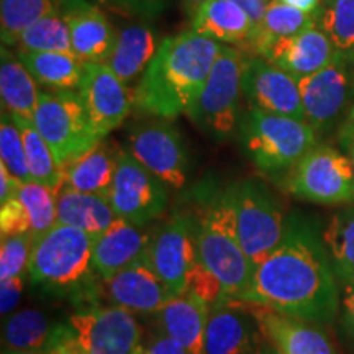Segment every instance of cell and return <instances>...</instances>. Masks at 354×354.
Wrapping results in <instances>:
<instances>
[{
  "label": "cell",
  "mask_w": 354,
  "mask_h": 354,
  "mask_svg": "<svg viewBox=\"0 0 354 354\" xmlns=\"http://www.w3.org/2000/svg\"><path fill=\"white\" fill-rule=\"evenodd\" d=\"M234 302L263 305L310 323H326L338 312L333 266L304 225L289 221L284 241L259 266Z\"/></svg>",
  "instance_id": "cell-1"
},
{
  "label": "cell",
  "mask_w": 354,
  "mask_h": 354,
  "mask_svg": "<svg viewBox=\"0 0 354 354\" xmlns=\"http://www.w3.org/2000/svg\"><path fill=\"white\" fill-rule=\"evenodd\" d=\"M223 44L187 30L159 43L151 64L135 88V105L172 120L196 104Z\"/></svg>",
  "instance_id": "cell-2"
},
{
  "label": "cell",
  "mask_w": 354,
  "mask_h": 354,
  "mask_svg": "<svg viewBox=\"0 0 354 354\" xmlns=\"http://www.w3.org/2000/svg\"><path fill=\"white\" fill-rule=\"evenodd\" d=\"M243 153L264 174H287L317 146L315 128L305 120L251 107L238 122Z\"/></svg>",
  "instance_id": "cell-3"
},
{
  "label": "cell",
  "mask_w": 354,
  "mask_h": 354,
  "mask_svg": "<svg viewBox=\"0 0 354 354\" xmlns=\"http://www.w3.org/2000/svg\"><path fill=\"white\" fill-rule=\"evenodd\" d=\"M197 253L225 286L230 300L240 299L248 290L254 266L238 238L232 185L220 192L197 220Z\"/></svg>",
  "instance_id": "cell-4"
},
{
  "label": "cell",
  "mask_w": 354,
  "mask_h": 354,
  "mask_svg": "<svg viewBox=\"0 0 354 354\" xmlns=\"http://www.w3.org/2000/svg\"><path fill=\"white\" fill-rule=\"evenodd\" d=\"M94 241L82 230L56 223L35 238L28 263L32 282L51 289H73L84 284L94 271Z\"/></svg>",
  "instance_id": "cell-5"
},
{
  "label": "cell",
  "mask_w": 354,
  "mask_h": 354,
  "mask_svg": "<svg viewBox=\"0 0 354 354\" xmlns=\"http://www.w3.org/2000/svg\"><path fill=\"white\" fill-rule=\"evenodd\" d=\"M245 63L240 48L223 44L201 95L189 109L187 117L214 140H227L236 131Z\"/></svg>",
  "instance_id": "cell-6"
},
{
  "label": "cell",
  "mask_w": 354,
  "mask_h": 354,
  "mask_svg": "<svg viewBox=\"0 0 354 354\" xmlns=\"http://www.w3.org/2000/svg\"><path fill=\"white\" fill-rule=\"evenodd\" d=\"M232 192L238 238L256 268L284 241L289 223L263 180L250 177L232 185Z\"/></svg>",
  "instance_id": "cell-7"
},
{
  "label": "cell",
  "mask_w": 354,
  "mask_h": 354,
  "mask_svg": "<svg viewBox=\"0 0 354 354\" xmlns=\"http://www.w3.org/2000/svg\"><path fill=\"white\" fill-rule=\"evenodd\" d=\"M33 123L63 169L102 141L92 128L77 91L39 92Z\"/></svg>",
  "instance_id": "cell-8"
},
{
  "label": "cell",
  "mask_w": 354,
  "mask_h": 354,
  "mask_svg": "<svg viewBox=\"0 0 354 354\" xmlns=\"http://www.w3.org/2000/svg\"><path fill=\"white\" fill-rule=\"evenodd\" d=\"M284 187L300 201L346 205L354 202V166L338 149L317 145L284 176Z\"/></svg>",
  "instance_id": "cell-9"
},
{
  "label": "cell",
  "mask_w": 354,
  "mask_h": 354,
  "mask_svg": "<svg viewBox=\"0 0 354 354\" xmlns=\"http://www.w3.org/2000/svg\"><path fill=\"white\" fill-rule=\"evenodd\" d=\"M305 120L315 131H326L354 105V55L338 51L328 66L299 79Z\"/></svg>",
  "instance_id": "cell-10"
},
{
  "label": "cell",
  "mask_w": 354,
  "mask_h": 354,
  "mask_svg": "<svg viewBox=\"0 0 354 354\" xmlns=\"http://www.w3.org/2000/svg\"><path fill=\"white\" fill-rule=\"evenodd\" d=\"M86 354H143V333L135 313L117 305H91L68 318Z\"/></svg>",
  "instance_id": "cell-11"
},
{
  "label": "cell",
  "mask_w": 354,
  "mask_h": 354,
  "mask_svg": "<svg viewBox=\"0 0 354 354\" xmlns=\"http://www.w3.org/2000/svg\"><path fill=\"white\" fill-rule=\"evenodd\" d=\"M109 202L117 218L148 227L167 209V185L128 151H120Z\"/></svg>",
  "instance_id": "cell-12"
},
{
  "label": "cell",
  "mask_w": 354,
  "mask_h": 354,
  "mask_svg": "<svg viewBox=\"0 0 354 354\" xmlns=\"http://www.w3.org/2000/svg\"><path fill=\"white\" fill-rule=\"evenodd\" d=\"M128 153L171 189H183L189 176V158L183 136L165 122L135 127Z\"/></svg>",
  "instance_id": "cell-13"
},
{
  "label": "cell",
  "mask_w": 354,
  "mask_h": 354,
  "mask_svg": "<svg viewBox=\"0 0 354 354\" xmlns=\"http://www.w3.org/2000/svg\"><path fill=\"white\" fill-rule=\"evenodd\" d=\"M77 94L100 140L120 127L135 105V92L107 64H84Z\"/></svg>",
  "instance_id": "cell-14"
},
{
  "label": "cell",
  "mask_w": 354,
  "mask_h": 354,
  "mask_svg": "<svg viewBox=\"0 0 354 354\" xmlns=\"http://www.w3.org/2000/svg\"><path fill=\"white\" fill-rule=\"evenodd\" d=\"M154 271L174 295L184 294L187 276L197 259V221L189 215H174L156 230L148 250Z\"/></svg>",
  "instance_id": "cell-15"
},
{
  "label": "cell",
  "mask_w": 354,
  "mask_h": 354,
  "mask_svg": "<svg viewBox=\"0 0 354 354\" xmlns=\"http://www.w3.org/2000/svg\"><path fill=\"white\" fill-rule=\"evenodd\" d=\"M243 95L251 107L305 120L299 79L264 57L256 56L246 59L243 69Z\"/></svg>",
  "instance_id": "cell-16"
},
{
  "label": "cell",
  "mask_w": 354,
  "mask_h": 354,
  "mask_svg": "<svg viewBox=\"0 0 354 354\" xmlns=\"http://www.w3.org/2000/svg\"><path fill=\"white\" fill-rule=\"evenodd\" d=\"M227 305H234L250 313L264 342L281 354H336L328 336L315 326V323L300 320L263 305L234 300H230Z\"/></svg>",
  "instance_id": "cell-17"
},
{
  "label": "cell",
  "mask_w": 354,
  "mask_h": 354,
  "mask_svg": "<svg viewBox=\"0 0 354 354\" xmlns=\"http://www.w3.org/2000/svg\"><path fill=\"white\" fill-rule=\"evenodd\" d=\"M104 282L105 297L135 315H156L174 294L154 271L149 254L145 253L135 263Z\"/></svg>",
  "instance_id": "cell-18"
},
{
  "label": "cell",
  "mask_w": 354,
  "mask_h": 354,
  "mask_svg": "<svg viewBox=\"0 0 354 354\" xmlns=\"http://www.w3.org/2000/svg\"><path fill=\"white\" fill-rule=\"evenodd\" d=\"M59 10L68 20L73 55L82 64L107 63L118 33L105 13L88 0L61 2Z\"/></svg>",
  "instance_id": "cell-19"
},
{
  "label": "cell",
  "mask_w": 354,
  "mask_h": 354,
  "mask_svg": "<svg viewBox=\"0 0 354 354\" xmlns=\"http://www.w3.org/2000/svg\"><path fill=\"white\" fill-rule=\"evenodd\" d=\"M154 232L148 227L117 218L110 227L95 238L92 251L94 272L102 281H109L131 263L148 253Z\"/></svg>",
  "instance_id": "cell-20"
},
{
  "label": "cell",
  "mask_w": 354,
  "mask_h": 354,
  "mask_svg": "<svg viewBox=\"0 0 354 354\" xmlns=\"http://www.w3.org/2000/svg\"><path fill=\"white\" fill-rule=\"evenodd\" d=\"M338 50L328 35L318 26L305 30L295 37L282 38L269 44L261 57L287 71L295 79H302L328 66Z\"/></svg>",
  "instance_id": "cell-21"
},
{
  "label": "cell",
  "mask_w": 354,
  "mask_h": 354,
  "mask_svg": "<svg viewBox=\"0 0 354 354\" xmlns=\"http://www.w3.org/2000/svg\"><path fill=\"white\" fill-rule=\"evenodd\" d=\"M212 310L189 292L174 295L156 313L161 333L184 346L190 354H205V333Z\"/></svg>",
  "instance_id": "cell-22"
},
{
  "label": "cell",
  "mask_w": 354,
  "mask_h": 354,
  "mask_svg": "<svg viewBox=\"0 0 354 354\" xmlns=\"http://www.w3.org/2000/svg\"><path fill=\"white\" fill-rule=\"evenodd\" d=\"M190 30L221 44L241 48L253 33L254 24L234 0H210L190 17Z\"/></svg>",
  "instance_id": "cell-23"
},
{
  "label": "cell",
  "mask_w": 354,
  "mask_h": 354,
  "mask_svg": "<svg viewBox=\"0 0 354 354\" xmlns=\"http://www.w3.org/2000/svg\"><path fill=\"white\" fill-rule=\"evenodd\" d=\"M122 149L102 140L64 166V187L109 197Z\"/></svg>",
  "instance_id": "cell-24"
},
{
  "label": "cell",
  "mask_w": 354,
  "mask_h": 354,
  "mask_svg": "<svg viewBox=\"0 0 354 354\" xmlns=\"http://www.w3.org/2000/svg\"><path fill=\"white\" fill-rule=\"evenodd\" d=\"M56 218L57 223L99 238L117 220V215L107 197L63 187L56 197Z\"/></svg>",
  "instance_id": "cell-25"
},
{
  "label": "cell",
  "mask_w": 354,
  "mask_h": 354,
  "mask_svg": "<svg viewBox=\"0 0 354 354\" xmlns=\"http://www.w3.org/2000/svg\"><path fill=\"white\" fill-rule=\"evenodd\" d=\"M159 50L156 33L146 25H128L117 35L113 51L105 64L125 84L143 76Z\"/></svg>",
  "instance_id": "cell-26"
},
{
  "label": "cell",
  "mask_w": 354,
  "mask_h": 354,
  "mask_svg": "<svg viewBox=\"0 0 354 354\" xmlns=\"http://www.w3.org/2000/svg\"><path fill=\"white\" fill-rule=\"evenodd\" d=\"M232 307L225 305L210 312L205 354H256L250 313L240 307Z\"/></svg>",
  "instance_id": "cell-27"
},
{
  "label": "cell",
  "mask_w": 354,
  "mask_h": 354,
  "mask_svg": "<svg viewBox=\"0 0 354 354\" xmlns=\"http://www.w3.org/2000/svg\"><path fill=\"white\" fill-rule=\"evenodd\" d=\"M318 12L320 10L315 13H305L295 7L287 6L281 0H271L266 7L263 19L254 26L250 39L241 48L261 56V53L277 39L295 37L305 30L313 28L317 25Z\"/></svg>",
  "instance_id": "cell-28"
},
{
  "label": "cell",
  "mask_w": 354,
  "mask_h": 354,
  "mask_svg": "<svg viewBox=\"0 0 354 354\" xmlns=\"http://www.w3.org/2000/svg\"><path fill=\"white\" fill-rule=\"evenodd\" d=\"M30 71L21 63L19 55L2 46L0 59V97L3 110L13 117L33 120L37 110L39 91Z\"/></svg>",
  "instance_id": "cell-29"
},
{
  "label": "cell",
  "mask_w": 354,
  "mask_h": 354,
  "mask_svg": "<svg viewBox=\"0 0 354 354\" xmlns=\"http://www.w3.org/2000/svg\"><path fill=\"white\" fill-rule=\"evenodd\" d=\"M57 323L38 308H21L3 322V353L44 351Z\"/></svg>",
  "instance_id": "cell-30"
},
{
  "label": "cell",
  "mask_w": 354,
  "mask_h": 354,
  "mask_svg": "<svg viewBox=\"0 0 354 354\" xmlns=\"http://www.w3.org/2000/svg\"><path fill=\"white\" fill-rule=\"evenodd\" d=\"M35 81L51 91H74L81 86L84 64L73 53H19Z\"/></svg>",
  "instance_id": "cell-31"
},
{
  "label": "cell",
  "mask_w": 354,
  "mask_h": 354,
  "mask_svg": "<svg viewBox=\"0 0 354 354\" xmlns=\"http://www.w3.org/2000/svg\"><path fill=\"white\" fill-rule=\"evenodd\" d=\"M13 120H15L21 133V138H24L26 161H28L32 180L46 185L48 189L59 194L61 189L64 187V169L57 165L51 148L44 141L41 133L37 130L33 120L21 117H13Z\"/></svg>",
  "instance_id": "cell-32"
},
{
  "label": "cell",
  "mask_w": 354,
  "mask_h": 354,
  "mask_svg": "<svg viewBox=\"0 0 354 354\" xmlns=\"http://www.w3.org/2000/svg\"><path fill=\"white\" fill-rule=\"evenodd\" d=\"M323 241L328 248L335 276L343 286L349 284L354 281V202L331 216Z\"/></svg>",
  "instance_id": "cell-33"
},
{
  "label": "cell",
  "mask_w": 354,
  "mask_h": 354,
  "mask_svg": "<svg viewBox=\"0 0 354 354\" xmlns=\"http://www.w3.org/2000/svg\"><path fill=\"white\" fill-rule=\"evenodd\" d=\"M19 53H73L69 25L63 12L56 10L35 21L20 35Z\"/></svg>",
  "instance_id": "cell-34"
},
{
  "label": "cell",
  "mask_w": 354,
  "mask_h": 354,
  "mask_svg": "<svg viewBox=\"0 0 354 354\" xmlns=\"http://www.w3.org/2000/svg\"><path fill=\"white\" fill-rule=\"evenodd\" d=\"M59 10L56 0H0L3 46H17L20 35L43 17Z\"/></svg>",
  "instance_id": "cell-35"
},
{
  "label": "cell",
  "mask_w": 354,
  "mask_h": 354,
  "mask_svg": "<svg viewBox=\"0 0 354 354\" xmlns=\"http://www.w3.org/2000/svg\"><path fill=\"white\" fill-rule=\"evenodd\" d=\"M15 197L19 198L20 205L24 207L28 216L30 233L35 238L46 233L57 223L56 218V197L55 190L48 189L46 185L38 183L21 184L17 190Z\"/></svg>",
  "instance_id": "cell-36"
},
{
  "label": "cell",
  "mask_w": 354,
  "mask_h": 354,
  "mask_svg": "<svg viewBox=\"0 0 354 354\" xmlns=\"http://www.w3.org/2000/svg\"><path fill=\"white\" fill-rule=\"evenodd\" d=\"M318 20L336 50L354 55V0L326 3L318 12Z\"/></svg>",
  "instance_id": "cell-37"
},
{
  "label": "cell",
  "mask_w": 354,
  "mask_h": 354,
  "mask_svg": "<svg viewBox=\"0 0 354 354\" xmlns=\"http://www.w3.org/2000/svg\"><path fill=\"white\" fill-rule=\"evenodd\" d=\"M0 165L6 166L19 183H32L21 133L12 113L3 109L2 118H0Z\"/></svg>",
  "instance_id": "cell-38"
},
{
  "label": "cell",
  "mask_w": 354,
  "mask_h": 354,
  "mask_svg": "<svg viewBox=\"0 0 354 354\" xmlns=\"http://www.w3.org/2000/svg\"><path fill=\"white\" fill-rule=\"evenodd\" d=\"M185 292H189L194 297L202 300L210 310L225 307V305L230 302V295L227 294V290H225V286L221 284L220 279L203 264V261L198 258V256L189 271Z\"/></svg>",
  "instance_id": "cell-39"
},
{
  "label": "cell",
  "mask_w": 354,
  "mask_h": 354,
  "mask_svg": "<svg viewBox=\"0 0 354 354\" xmlns=\"http://www.w3.org/2000/svg\"><path fill=\"white\" fill-rule=\"evenodd\" d=\"M33 234H13L0 238V281L28 276Z\"/></svg>",
  "instance_id": "cell-40"
},
{
  "label": "cell",
  "mask_w": 354,
  "mask_h": 354,
  "mask_svg": "<svg viewBox=\"0 0 354 354\" xmlns=\"http://www.w3.org/2000/svg\"><path fill=\"white\" fill-rule=\"evenodd\" d=\"M109 2L128 15L151 20L166 10L169 0H109Z\"/></svg>",
  "instance_id": "cell-41"
},
{
  "label": "cell",
  "mask_w": 354,
  "mask_h": 354,
  "mask_svg": "<svg viewBox=\"0 0 354 354\" xmlns=\"http://www.w3.org/2000/svg\"><path fill=\"white\" fill-rule=\"evenodd\" d=\"M46 354H86L82 348L79 346L76 336H74L73 328L69 323L66 325H56L55 333L48 348L44 349Z\"/></svg>",
  "instance_id": "cell-42"
},
{
  "label": "cell",
  "mask_w": 354,
  "mask_h": 354,
  "mask_svg": "<svg viewBox=\"0 0 354 354\" xmlns=\"http://www.w3.org/2000/svg\"><path fill=\"white\" fill-rule=\"evenodd\" d=\"M25 289V277L3 279L0 282V312L2 315H12L20 304Z\"/></svg>",
  "instance_id": "cell-43"
},
{
  "label": "cell",
  "mask_w": 354,
  "mask_h": 354,
  "mask_svg": "<svg viewBox=\"0 0 354 354\" xmlns=\"http://www.w3.org/2000/svg\"><path fill=\"white\" fill-rule=\"evenodd\" d=\"M143 354H190L184 346H180L179 343L169 338L165 333H159L156 338H153V342L145 346Z\"/></svg>",
  "instance_id": "cell-44"
},
{
  "label": "cell",
  "mask_w": 354,
  "mask_h": 354,
  "mask_svg": "<svg viewBox=\"0 0 354 354\" xmlns=\"http://www.w3.org/2000/svg\"><path fill=\"white\" fill-rule=\"evenodd\" d=\"M342 325L343 330L354 338V281L344 286L343 300H342Z\"/></svg>",
  "instance_id": "cell-45"
},
{
  "label": "cell",
  "mask_w": 354,
  "mask_h": 354,
  "mask_svg": "<svg viewBox=\"0 0 354 354\" xmlns=\"http://www.w3.org/2000/svg\"><path fill=\"white\" fill-rule=\"evenodd\" d=\"M21 183L13 177L8 169L3 165H0V203L7 202L8 198H12L17 194V190L20 189Z\"/></svg>",
  "instance_id": "cell-46"
},
{
  "label": "cell",
  "mask_w": 354,
  "mask_h": 354,
  "mask_svg": "<svg viewBox=\"0 0 354 354\" xmlns=\"http://www.w3.org/2000/svg\"><path fill=\"white\" fill-rule=\"evenodd\" d=\"M234 2L245 8L246 13L250 15V19L253 20V24L256 26L261 21V19H263L266 7H268V3L271 2V0H234Z\"/></svg>",
  "instance_id": "cell-47"
},
{
  "label": "cell",
  "mask_w": 354,
  "mask_h": 354,
  "mask_svg": "<svg viewBox=\"0 0 354 354\" xmlns=\"http://www.w3.org/2000/svg\"><path fill=\"white\" fill-rule=\"evenodd\" d=\"M338 140L344 149H346L349 145L354 143V105L348 112L346 118H344L342 128H339Z\"/></svg>",
  "instance_id": "cell-48"
},
{
  "label": "cell",
  "mask_w": 354,
  "mask_h": 354,
  "mask_svg": "<svg viewBox=\"0 0 354 354\" xmlns=\"http://www.w3.org/2000/svg\"><path fill=\"white\" fill-rule=\"evenodd\" d=\"M281 2H284L290 7H295L300 12L315 13L318 8V3H320L322 0H281Z\"/></svg>",
  "instance_id": "cell-49"
},
{
  "label": "cell",
  "mask_w": 354,
  "mask_h": 354,
  "mask_svg": "<svg viewBox=\"0 0 354 354\" xmlns=\"http://www.w3.org/2000/svg\"><path fill=\"white\" fill-rule=\"evenodd\" d=\"M180 2H183V8H184L185 15L192 17L194 13L197 12L198 7H202L203 3L210 2V0H180Z\"/></svg>",
  "instance_id": "cell-50"
},
{
  "label": "cell",
  "mask_w": 354,
  "mask_h": 354,
  "mask_svg": "<svg viewBox=\"0 0 354 354\" xmlns=\"http://www.w3.org/2000/svg\"><path fill=\"white\" fill-rule=\"evenodd\" d=\"M256 354H281V353H279L276 348L271 346V344L266 342L264 344H261V346L258 348V351H256Z\"/></svg>",
  "instance_id": "cell-51"
},
{
  "label": "cell",
  "mask_w": 354,
  "mask_h": 354,
  "mask_svg": "<svg viewBox=\"0 0 354 354\" xmlns=\"http://www.w3.org/2000/svg\"><path fill=\"white\" fill-rule=\"evenodd\" d=\"M346 151H348V154H349V159H351V162H353V166H354V143L348 146Z\"/></svg>",
  "instance_id": "cell-52"
},
{
  "label": "cell",
  "mask_w": 354,
  "mask_h": 354,
  "mask_svg": "<svg viewBox=\"0 0 354 354\" xmlns=\"http://www.w3.org/2000/svg\"><path fill=\"white\" fill-rule=\"evenodd\" d=\"M3 354H46L44 351H20V353H3Z\"/></svg>",
  "instance_id": "cell-53"
},
{
  "label": "cell",
  "mask_w": 354,
  "mask_h": 354,
  "mask_svg": "<svg viewBox=\"0 0 354 354\" xmlns=\"http://www.w3.org/2000/svg\"><path fill=\"white\" fill-rule=\"evenodd\" d=\"M322 2L325 3V6H326V3H331V2H335V0H322Z\"/></svg>",
  "instance_id": "cell-54"
},
{
  "label": "cell",
  "mask_w": 354,
  "mask_h": 354,
  "mask_svg": "<svg viewBox=\"0 0 354 354\" xmlns=\"http://www.w3.org/2000/svg\"><path fill=\"white\" fill-rule=\"evenodd\" d=\"M56 2H57V6H59L61 2H68V0H56Z\"/></svg>",
  "instance_id": "cell-55"
}]
</instances>
